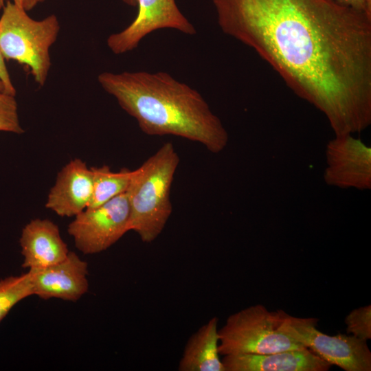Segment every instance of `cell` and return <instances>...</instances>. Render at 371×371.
I'll use <instances>...</instances> for the list:
<instances>
[{
    "instance_id": "obj_4",
    "label": "cell",
    "mask_w": 371,
    "mask_h": 371,
    "mask_svg": "<svg viewBox=\"0 0 371 371\" xmlns=\"http://www.w3.org/2000/svg\"><path fill=\"white\" fill-rule=\"evenodd\" d=\"M59 31L56 15L36 21L23 8L8 0L0 17V52L4 59L29 67L36 82L43 86L51 65L49 48Z\"/></svg>"
},
{
    "instance_id": "obj_8",
    "label": "cell",
    "mask_w": 371,
    "mask_h": 371,
    "mask_svg": "<svg viewBox=\"0 0 371 371\" xmlns=\"http://www.w3.org/2000/svg\"><path fill=\"white\" fill-rule=\"evenodd\" d=\"M137 14L132 23L106 40L107 46L115 54L133 50L145 36L160 29H173L188 35L196 33L175 0H137Z\"/></svg>"
},
{
    "instance_id": "obj_18",
    "label": "cell",
    "mask_w": 371,
    "mask_h": 371,
    "mask_svg": "<svg viewBox=\"0 0 371 371\" xmlns=\"http://www.w3.org/2000/svg\"><path fill=\"white\" fill-rule=\"evenodd\" d=\"M343 6L366 13L371 16V0H333Z\"/></svg>"
},
{
    "instance_id": "obj_5",
    "label": "cell",
    "mask_w": 371,
    "mask_h": 371,
    "mask_svg": "<svg viewBox=\"0 0 371 371\" xmlns=\"http://www.w3.org/2000/svg\"><path fill=\"white\" fill-rule=\"evenodd\" d=\"M286 313L269 311L262 304L229 315L218 333L220 355L269 354L306 348L280 327Z\"/></svg>"
},
{
    "instance_id": "obj_22",
    "label": "cell",
    "mask_w": 371,
    "mask_h": 371,
    "mask_svg": "<svg viewBox=\"0 0 371 371\" xmlns=\"http://www.w3.org/2000/svg\"><path fill=\"white\" fill-rule=\"evenodd\" d=\"M3 92L6 93L5 86L3 82L1 81V80L0 79V93H3Z\"/></svg>"
},
{
    "instance_id": "obj_14",
    "label": "cell",
    "mask_w": 371,
    "mask_h": 371,
    "mask_svg": "<svg viewBox=\"0 0 371 371\" xmlns=\"http://www.w3.org/2000/svg\"><path fill=\"white\" fill-rule=\"evenodd\" d=\"M91 168L93 172V192L86 209L97 207L126 192L132 170L122 168L119 172H113L106 165Z\"/></svg>"
},
{
    "instance_id": "obj_10",
    "label": "cell",
    "mask_w": 371,
    "mask_h": 371,
    "mask_svg": "<svg viewBox=\"0 0 371 371\" xmlns=\"http://www.w3.org/2000/svg\"><path fill=\"white\" fill-rule=\"evenodd\" d=\"M93 192V172L80 159L67 163L58 173L45 203L60 216H75L89 205Z\"/></svg>"
},
{
    "instance_id": "obj_17",
    "label": "cell",
    "mask_w": 371,
    "mask_h": 371,
    "mask_svg": "<svg viewBox=\"0 0 371 371\" xmlns=\"http://www.w3.org/2000/svg\"><path fill=\"white\" fill-rule=\"evenodd\" d=\"M14 96L4 92L0 93V131L21 134L24 130L19 122Z\"/></svg>"
},
{
    "instance_id": "obj_12",
    "label": "cell",
    "mask_w": 371,
    "mask_h": 371,
    "mask_svg": "<svg viewBox=\"0 0 371 371\" xmlns=\"http://www.w3.org/2000/svg\"><path fill=\"white\" fill-rule=\"evenodd\" d=\"M225 371H327L331 364L308 348L269 354H234L221 359Z\"/></svg>"
},
{
    "instance_id": "obj_9",
    "label": "cell",
    "mask_w": 371,
    "mask_h": 371,
    "mask_svg": "<svg viewBox=\"0 0 371 371\" xmlns=\"http://www.w3.org/2000/svg\"><path fill=\"white\" fill-rule=\"evenodd\" d=\"M34 295L76 302L89 289L88 265L74 252L49 267L29 269Z\"/></svg>"
},
{
    "instance_id": "obj_7",
    "label": "cell",
    "mask_w": 371,
    "mask_h": 371,
    "mask_svg": "<svg viewBox=\"0 0 371 371\" xmlns=\"http://www.w3.org/2000/svg\"><path fill=\"white\" fill-rule=\"evenodd\" d=\"M129 218L130 205L125 192L75 216L68 225L67 232L82 254H98L109 249L129 231Z\"/></svg>"
},
{
    "instance_id": "obj_19",
    "label": "cell",
    "mask_w": 371,
    "mask_h": 371,
    "mask_svg": "<svg viewBox=\"0 0 371 371\" xmlns=\"http://www.w3.org/2000/svg\"><path fill=\"white\" fill-rule=\"evenodd\" d=\"M0 79L3 82L5 92L10 95H15L16 89L11 81L9 73L5 64L4 58L0 52Z\"/></svg>"
},
{
    "instance_id": "obj_21",
    "label": "cell",
    "mask_w": 371,
    "mask_h": 371,
    "mask_svg": "<svg viewBox=\"0 0 371 371\" xmlns=\"http://www.w3.org/2000/svg\"><path fill=\"white\" fill-rule=\"evenodd\" d=\"M124 3L128 5L135 7L137 6V0H122Z\"/></svg>"
},
{
    "instance_id": "obj_1",
    "label": "cell",
    "mask_w": 371,
    "mask_h": 371,
    "mask_svg": "<svg viewBox=\"0 0 371 371\" xmlns=\"http://www.w3.org/2000/svg\"><path fill=\"white\" fill-rule=\"evenodd\" d=\"M226 34L252 48L335 131L371 114V16L333 0H212Z\"/></svg>"
},
{
    "instance_id": "obj_15",
    "label": "cell",
    "mask_w": 371,
    "mask_h": 371,
    "mask_svg": "<svg viewBox=\"0 0 371 371\" xmlns=\"http://www.w3.org/2000/svg\"><path fill=\"white\" fill-rule=\"evenodd\" d=\"M34 295L29 271L0 280V322L22 300Z\"/></svg>"
},
{
    "instance_id": "obj_20",
    "label": "cell",
    "mask_w": 371,
    "mask_h": 371,
    "mask_svg": "<svg viewBox=\"0 0 371 371\" xmlns=\"http://www.w3.org/2000/svg\"><path fill=\"white\" fill-rule=\"evenodd\" d=\"M5 0H0V10L4 7ZM13 2L22 8L26 11L32 9L37 3H40L39 0H12Z\"/></svg>"
},
{
    "instance_id": "obj_2",
    "label": "cell",
    "mask_w": 371,
    "mask_h": 371,
    "mask_svg": "<svg viewBox=\"0 0 371 371\" xmlns=\"http://www.w3.org/2000/svg\"><path fill=\"white\" fill-rule=\"evenodd\" d=\"M101 87L148 135H174L221 150L227 134L201 93L165 71L102 72Z\"/></svg>"
},
{
    "instance_id": "obj_13",
    "label": "cell",
    "mask_w": 371,
    "mask_h": 371,
    "mask_svg": "<svg viewBox=\"0 0 371 371\" xmlns=\"http://www.w3.org/2000/svg\"><path fill=\"white\" fill-rule=\"evenodd\" d=\"M218 318L214 317L188 340L179 371H225L218 352Z\"/></svg>"
},
{
    "instance_id": "obj_3",
    "label": "cell",
    "mask_w": 371,
    "mask_h": 371,
    "mask_svg": "<svg viewBox=\"0 0 371 371\" xmlns=\"http://www.w3.org/2000/svg\"><path fill=\"white\" fill-rule=\"evenodd\" d=\"M179 161L173 144L168 142L132 170L126 190L128 229L136 232L144 243H152L159 236L172 214L170 190Z\"/></svg>"
},
{
    "instance_id": "obj_6",
    "label": "cell",
    "mask_w": 371,
    "mask_h": 371,
    "mask_svg": "<svg viewBox=\"0 0 371 371\" xmlns=\"http://www.w3.org/2000/svg\"><path fill=\"white\" fill-rule=\"evenodd\" d=\"M317 318L286 314L280 330L324 361L345 371H370L371 352L366 341L353 335H328L317 329Z\"/></svg>"
},
{
    "instance_id": "obj_11",
    "label": "cell",
    "mask_w": 371,
    "mask_h": 371,
    "mask_svg": "<svg viewBox=\"0 0 371 371\" xmlns=\"http://www.w3.org/2000/svg\"><path fill=\"white\" fill-rule=\"evenodd\" d=\"M22 267L41 269L64 260L69 251L60 236L58 226L45 218H35L25 225L19 239Z\"/></svg>"
},
{
    "instance_id": "obj_23",
    "label": "cell",
    "mask_w": 371,
    "mask_h": 371,
    "mask_svg": "<svg viewBox=\"0 0 371 371\" xmlns=\"http://www.w3.org/2000/svg\"><path fill=\"white\" fill-rule=\"evenodd\" d=\"M44 0H39L40 2H43Z\"/></svg>"
},
{
    "instance_id": "obj_16",
    "label": "cell",
    "mask_w": 371,
    "mask_h": 371,
    "mask_svg": "<svg viewBox=\"0 0 371 371\" xmlns=\"http://www.w3.org/2000/svg\"><path fill=\"white\" fill-rule=\"evenodd\" d=\"M348 334L363 341L371 339V306L359 307L352 311L345 319Z\"/></svg>"
}]
</instances>
